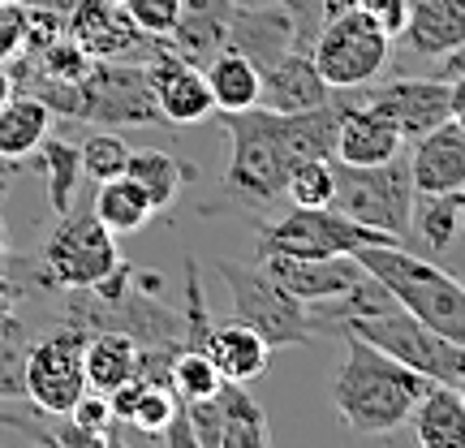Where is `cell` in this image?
I'll return each mask as SVG.
<instances>
[{
	"instance_id": "6da1fadb",
	"label": "cell",
	"mask_w": 465,
	"mask_h": 448,
	"mask_svg": "<svg viewBox=\"0 0 465 448\" xmlns=\"http://www.w3.org/2000/svg\"><path fill=\"white\" fill-rule=\"evenodd\" d=\"M229 130V173L224 190L242 207H267L284 194L289 173L306 160H332L336 155V104L311 113H246L224 116Z\"/></svg>"
},
{
	"instance_id": "7a4b0ae2",
	"label": "cell",
	"mask_w": 465,
	"mask_h": 448,
	"mask_svg": "<svg viewBox=\"0 0 465 448\" xmlns=\"http://www.w3.org/2000/svg\"><path fill=\"white\" fill-rule=\"evenodd\" d=\"M345 336V363L332 375V405L345 418L349 432L358 435H388L405 427L418 401L431 393V380L397 363L392 353L375 349L353 333Z\"/></svg>"
},
{
	"instance_id": "3957f363",
	"label": "cell",
	"mask_w": 465,
	"mask_h": 448,
	"mask_svg": "<svg viewBox=\"0 0 465 448\" xmlns=\"http://www.w3.org/2000/svg\"><path fill=\"white\" fill-rule=\"evenodd\" d=\"M414 319L465 349V281L410 246H366L353 254Z\"/></svg>"
},
{
	"instance_id": "277c9868",
	"label": "cell",
	"mask_w": 465,
	"mask_h": 448,
	"mask_svg": "<svg viewBox=\"0 0 465 448\" xmlns=\"http://www.w3.org/2000/svg\"><path fill=\"white\" fill-rule=\"evenodd\" d=\"M216 272L229 284L232 319H242L246 328H254L272 349H298V345H311L315 336H323L315 315H311V306L298 302L289 289H281L259 264L220 259Z\"/></svg>"
},
{
	"instance_id": "5b68a950",
	"label": "cell",
	"mask_w": 465,
	"mask_h": 448,
	"mask_svg": "<svg viewBox=\"0 0 465 448\" xmlns=\"http://www.w3.org/2000/svg\"><path fill=\"white\" fill-rule=\"evenodd\" d=\"M388 52H392V35L383 31L371 9L358 5V9L332 14L323 22L311 56H315L319 74L328 78L332 91H358V86H371L383 74Z\"/></svg>"
},
{
	"instance_id": "8992f818",
	"label": "cell",
	"mask_w": 465,
	"mask_h": 448,
	"mask_svg": "<svg viewBox=\"0 0 465 448\" xmlns=\"http://www.w3.org/2000/svg\"><path fill=\"white\" fill-rule=\"evenodd\" d=\"M349 220L371 224V229L397 237L405 246L410 237V207H414V177H410V155H392L383 164L349 168L336 164V199Z\"/></svg>"
},
{
	"instance_id": "52a82bcc",
	"label": "cell",
	"mask_w": 465,
	"mask_h": 448,
	"mask_svg": "<svg viewBox=\"0 0 465 448\" xmlns=\"http://www.w3.org/2000/svg\"><path fill=\"white\" fill-rule=\"evenodd\" d=\"M366 246H401V242L371 224L349 220L341 207H293L289 216L259 229V254L332 259V254H358Z\"/></svg>"
},
{
	"instance_id": "ba28073f",
	"label": "cell",
	"mask_w": 465,
	"mask_h": 448,
	"mask_svg": "<svg viewBox=\"0 0 465 448\" xmlns=\"http://www.w3.org/2000/svg\"><path fill=\"white\" fill-rule=\"evenodd\" d=\"M336 333H353L371 341L375 349L392 353L397 363H405L410 371L427 375L431 383H461L465 380V349L452 345L449 336H440L435 328H427L422 319H414L405 306H392L383 315L371 319H349Z\"/></svg>"
},
{
	"instance_id": "9c48e42d",
	"label": "cell",
	"mask_w": 465,
	"mask_h": 448,
	"mask_svg": "<svg viewBox=\"0 0 465 448\" xmlns=\"http://www.w3.org/2000/svg\"><path fill=\"white\" fill-rule=\"evenodd\" d=\"M69 121H86V125H100V130L164 121L160 104H155V91H151L147 65H138V61H95L91 74L74 86Z\"/></svg>"
},
{
	"instance_id": "30bf717a",
	"label": "cell",
	"mask_w": 465,
	"mask_h": 448,
	"mask_svg": "<svg viewBox=\"0 0 465 448\" xmlns=\"http://www.w3.org/2000/svg\"><path fill=\"white\" fill-rule=\"evenodd\" d=\"M39 264L48 267L56 289H95L121 264L116 233L104 229V220L91 207H69L44 237Z\"/></svg>"
},
{
	"instance_id": "8fae6325",
	"label": "cell",
	"mask_w": 465,
	"mask_h": 448,
	"mask_svg": "<svg viewBox=\"0 0 465 448\" xmlns=\"http://www.w3.org/2000/svg\"><path fill=\"white\" fill-rule=\"evenodd\" d=\"M86 336L91 333L78 328V324H56L48 336L31 341L22 383H26V401L39 414L65 418L86 393V366H83Z\"/></svg>"
},
{
	"instance_id": "7c38bea8",
	"label": "cell",
	"mask_w": 465,
	"mask_h": 448,
	"mask_svg": "<svg viewBox=\"0 0 465 448\" xmlns=\"http://www.w3.org/2000/svg\"><path fill=\"white\" fill-rule=\"evenodd\" d=\"M358 100L388 116L405 143H418L422 134H431L444 121H452V83L435 78V74H410V78L401 74V78L380 83L375 91H362Z\"/></svg>"
},
{
	"instance_id": "4fadbf2b",
	"label": "cell",
	"mask_w": 465,
	"mask_h": 448,
	"mask_svg": "<svg viewBox=\"0 0 465 448\" xmlns=\"http://www.w3.org/2000/svg\"><path fill=\"white\" fill-rule=\"evenodd\" d=\"M65 35L95 61H138V65H147L151 56L164 48V39L143 35L121 5H104V0H74L65 14Z\"/></svg>"
},
{
	"instance_id": "5bb4252c",
	"label": "cell",
	"mask_w": 465,
	"mask_h": 448,
	"mask_svg": "<svg viewBox=\"0 0 465 448\" xmlns=\"http://www.w3.org/2000/svg\"><path fill=\"white\" fill-rule=\"evenodd\" d=\"M147 78L155 91V104H160V116L173 125H199L203 116L216 113L203 65L182 61L177 52H168V44L147 61Z\"/></svg>"
},
{
	"instance_id": "9a60e30c",
	"label": "cell",
	"mask_w": 465,
	"mask_h": 448,
	"mask_svg": "<svg viewBox=\"0 0 465 448\" xmlns=\"http://www.w3.org/2000/svg\"><path fill=\"white\" fill-rule=\"evenodd\" d=\"M259 267H263L272 281L289 289L298 302L315 306V302L341 298L349 284L362 276L366 267L353 259V254H332V259H293V254H259Z\"/></svg>"
},
{
	"instance_id": "2e32d148",
	"label": "cell",
	"mask_w": 465,
	"mask_h": 448,
	"mask_svg": "<svg viewBox=\"0 0 465 448\" xmlns=\"http://www.w3.org/2000/svg\"><path fill=\"white\" fill-rule=\"evenodd\" d=\"M405 138L397 134V125L383 113H375L371 104H362L358 95L349 104H336V164L349 168H371L401 155Z\"/></svg>"
},
{
	"instance_id": "e0dca14e",
	"label": "cell",
	"mask_w": 465,
	"mask_h": 448,
	"mask_svg": "<svg viewBox=\"0 0 465 448\" xmlns=\"http://www.w3.org/2000/svg\"><path fill=\"white\" fill-rule=\"evenodd\" d=\"M224 48L242 52V56L254 61L259 69L276 65L284 52L298 48L293 17H289V9H284L281 0H272V5H232Z\"/></svg>"
},
{
	"instance_id": "ac0fdd59",
	"label": "cell",
	"mask_w": 465,
	"mask_h": 448,
	"mask_svg": "<svg viewBox=\"0 0 465 448\" xmlns=\"http://www.w3.org/2000/svg\"><path fill=\"white\" fill-rule=\"evenodd\" d=\"M332 104V86L319 74L315 56L306 48L284 52L276 65L263 69V91H259V108L267 113H311Z\"/></svg>"
},
{
	"instance_id": "d6986e66",
	"label": "cell",
	"mask_w": 465,
	"mask_h": 448,
	"mask_svg": "<svg viewBox=\"0 0 465 448\" xmlns=\"http://www.w3.org/2000/svg\"><path fill=\"white\" fill-rule=\"evenodd\" d=\"M414 194H452L465 190V125L444 121L440 130L422 134L410 151Z\"/></svg>"
},
{
	"instance_id": "ffe728a7",
	"label": "cell",
	"mask_w": 465,
	"mask_h": 448,
	"mask_svg": "<svg viewBox=\"0 0 465 448\" xmlns=\"http://www.w3.org/2000/svg\"><path fill=\"white\" fill-rule=\"evenodd\" d=\"M232 5L237 0H182V14L164 35L168 52H177L190 65H207L229 39Z\"/></svg>"
},
{
	"instance_id": "44dd1931",
	"label": "cell",
	"mask_w": 465,
	"mask_h": 448,
	"mask_svg": "<svg viewBox=\"0 0 465 448\" xmlns=\"http://www.w3.org/2000/svg\"><path fill=\"white\" fill-rule=\"evenodd\" d=\"M410 56L440 61L465 44V0H410V17L401 26Z\"/></svg>"
},
{
	"instance_id": "7402d4cb",
	"label": "cell",
	"mask_w": 465,
	"mask_h": 448,
	"mask_svg": "<svg viewBox=\"0 0 465 448\" xmlns=\"http://www.w3.org/2000/svg\"><path fill=\"white\" fill-rule=\"evenodd\" d=\"M203 353L216 363V371L229 383H250L259 380L272 363V345L263 336L246 328L242 319H229V324H212V333L203 341Z\"/></svg>"
},
{
	"instance_id": "603a6c76",
	"label": "cell",
	"mask_w": 465,
	"mask_h": 448,
	"mask_svg": "<svg viewBox=\"0 0 465 448\" xmlns=\"http://www.w3.org/2000/svg\"><path fill=\"white\" fill-rule=\"evenodd\" d=\"M83 366H86V388L91 393H116L121 383H130L134 375H143V345L125 333H91L83 349Z\"/></svg>"
},
{
	"instance_id": "cb8c5ba5",
	"label": "cell",
	"mask_w": 465,
	"mask_h": 448,
	"mask_svg": "<svg viewBox=\"0 0 465 448\" xmlns=\"http://www.w3.org/2000/svg\"><path fill=\"white\" fill-rule=\"evenodd\" d=\"M116 423H130L134 432L143 435H164V427L173 423V414L182 410L177 393L168 383H155L147 375H134L130 383H121L116 393H108Z\"/></svg>"
},
{
	"instance_id": "d4e9b609",
	"label": "cell",
	"mask_w": 465,
	"mask_h": 448,
	"mask_svg": "<svg viewBox=\"0 0 465 448\" xmlns=\"http://www.w3.org/2000/svg\"><path fill=\"white\" fill-rule=\"evenodd\" d=\"M203 78H207V91H212V104L216 113H246V108H259V91H263V69L246 61L242 52L220 48L207 65H203Z\"/></svg>"
},
{
	"instance_id": "484cf974",
	"label": "cell",
	"mask_w": 465,
	"mask_h": 448,
	"mask_svg": "<svg viewBox=\"0 0 465 448\" xmlns=\"http://www.w3.org/2000/svg\"><path fill=\"white\" fill-rule=\"evenodd\" d=\"M418 448H465V401L457 383H431V393L410 414Z\"/></svg>"
},
{
	"instance_id": "4316f807",
	"label": "cell",
	"mask_w": 465,
	"mask_h": 448,
	"mask_svg": "<svg viewBox=\"0 0 465 448\" xmlns=\"http://www.w3.org/2000/svg\"><path fill=\"white\" fill-rule=\"evenodd\" d=\"M52 134V108L26 91H14L0 104V155L5 160H31L39 143Z\"/></svg>"
},
{
	"instance_id": "83f0119b",
	"label": "cell",
	"mask_w": 465,
	"mask_h": 448,
	"mask_svg": "<svg viewBox=\"0 0 465 448\" xmlns=\"http://www.w3.org/2000/svg\"><path fill=\"white\" fill-rule=\"evenodd\" d=\"M461 233H465V190H452V194H414L410 237H418L431 254H440V250L457 246Z\"/></svg>"
},
{
	"instance_id": "f1b7e54d",
	"label": "cell",
	"mask_w": 465,
	"mask_h": 448,
	"mask_svg": "<svg viewBox=\"0 0 465 448\" xmlns=\"http://www.w3.org/2000/svg\"><path fill=\"white\" fill-rule=\"evenodd\" d=\"M91 212L104 220V229L108 233H138L143 224H147L151 216H155V207H151V199L143 194V185L134 182V177H113V182H100L95 185V199H91Z\"/></svg>"
},
{
	"instance_id": "f546056e",
	"label": "cell",
	"mask_w": 465,
	"mask_h": 448,
	"mask_svg": "<svg viewBox=\"0 0 465 448\" xmlns=\"http://www.w3.org/2000/svg\"><path fill=\"white\" fill-rule=\"evenodd\" d=\"M35 164L44 173V185H48V207L61 216L74 207V194H78V185H83V155H78V143H69V138H56L48 134L39 151H35Z\"/></svg>"
},
{
	"instance_id": "4dcf8cb0",
	"label": "cell",
	"mask_w": 465,
	"mask_h": 448,
	"mask_svg": "<svg viewBox=\"0 0 465 448\" xmlns=\"http://www.w3.org/2000/svg\"><path fill=\"white\" fill-rule=\"evenodd\" d=\"M125 177H134V182L143 185V194L151 199V207H155V212H164V207H173V203H177L182 185L194 177V168L182 164V160H173L168 151L147 147V151H130Z\"/></svg>"
},
{
	"instance_id": "1f68e13d",
	"label": "cell",
	"mask_w": 465,
	"mask_h": 448,
	"mask_svg": "<svg viewBox=\"0 0 465 448\" xmlns=\"http://www.w3.org/2000/svg\"><path fill=\"white\" fill-rule=\"evenodd\" d=\"M220 448H272L263 405L246 393V383H224V432Z\"/></svg>"
},
{
	"instance_id": "d6a6232c",
	"label": "cell",
	"mask_w": 465,
	"mask_h": 448,
	"mask_svg": "<svg viewBox=\"0 0 465 448\" xmlns=\"http://www.w3.org/2000/svg\"><path fill=\"white\" fill-rule=\"evenodd\" d=\"M168 388L177 393L182 405H190V401L216 397L220 388H224V375H220L216 363H212L203 349L182 345L177 353H173V363H168Z\"/></svg>"
},
{
	"instance_id": "836d02e7",
	"label": "cell",
	"mask_w": 465,
	"mask_h": 448,
	"mask_svg": "<svg viewBox=\"0 0 465 448\" xmlns=\"http://www.w3.org/2000/svg\"><path fill=\"white\" fill-rule=\"evenodd\" d=\"M78 155H83V177L86 182H113L125 173L130 164V143L121 138V130H95L86 134L83 143H78Z\"/></svg>"
},
{
	"instance_id": "e575fe53",
	"label": "cell",
	"mask_w": 465,
	"mask_h": 448,
	"mask_svg": "<svg viewBox=\"0 0 465 448\" xmlns=\"http://www.w3.org/2000/svg\"><path fill=\"white\" fill-rule=\"evenodd\" d=\"M284 194L293 207H332L336 199V160H306L289 173Z\"/></svg>"
},
{
	"instance_id": "d590c367",
	"label": "cell",
	"mask_w": 465,
	"mask_h": 448,
	"mask_svg": "<svg viewBox=\"0 0 465 448\" xmlns=\"http://www.w3.org/2000/svg\"><path fill=\"white\" fill-rule=\"evenodd\" d=\"M26 349H31V333H26L22 319H14V324L0 328V401L26 397V383H22Z\"/></svg>"
},
{
	"instance_id": "8d00e7d4",
	"label": "cell",
	"mask_w": 465,
	"mask_h": 448,
	"mask_svg": "<svg viewBox=\"0 0 465 448\" xmlns=\"http://www.w3.org/2000/svg\"><path fill=\"white\" fill-rule=\"evenodd\" d=\"M182 324H185V345L190 349H203L207 333H212V315H207V294H203V276H199V264L185 254V311H182Z\"/></svg>"
},
{
	"instance_id": "74e56055",
	"label": "cell",
	"mask_w": 465,
	"mask_h": 448,
	"mask_svg": "<svg viewBox=\"0 0 465 448\" xmlns=\"http://www.w3.org/2000/svg\"><path fill=\"white\" fill-rule=\"evenodd\" d=\"M121 9L130 14V22L143 35L164 39L173 31V22H177V14H182V0H121Z\"/></svg>"
},
{
	"instance_id": "f35d334b",
	"label": "cell",
	"mask_w": 465,
	"mask_h": 448,
	"mask_svg": "<svg viewBox=\"0 0 465 448\" xmlns=\"http://www.w3.org/2000/svg\"><path fill=\"white\" fill-rule=\"evenodd\" d=\"M65 35V14L48 9V5H26V48L22 52H44Z\"/></svg>"
},
{
	"instance_id": "ab89813d",
	"label": "cell",
	"mask_w": 465,
	"mask_h": 448,
	"mask_svg": "<svg viewBox=\"0 0 465 448\" xmlns=\"http://www.w3.org/2000/svg\"><path fill=\"white\" fill-rule=\"evenodd\" d=\"M26 48V0L0 5V65H9Z\"/></svg>"
},
{
	"instance_id": "60d3db41",
	"label": "cell",
	"mask_w": 465,
	"mask_h": 448,
	"mask_svg": "<svg viewBox=\"0 0 465 448\" xmlns=\"http://www.w3.org/2000/svg\"><path fill=\"white\" fill-rule=\"evenodd\" d=\"M65 418H74V423H78V427H86V432H113V427H116L108 397H104V393H91V388L78 397V405H74Z\"/></svg>"
},
{
	"instance_id": "b9f144b4",
	"label": "cell",
	"mask_w": 465,
	"mask_h": 448,
	"mask_svg": "<svg viewBox=\"0 0 465 448\" xmlns=\"http://www.w3.org/2000/svg\"><path fill=\"white\" fill-rule=\"evenodd\" d=\"M52 432L61 435L65 448H113V432H86V427H78L74 418H61Z\"/></svg>"
},
{
	"instance_id": "7bdbcfd3",
	"label": "cell",
	"mask_w": 465,
	"mask_h": 448,
	"mask_svg": "<svg viewBox=\"0 0 465 448\" xmlns=\"http://www.w3.org/2000/svg\"><path fill=\"white\" fill-rule=\"evenodd\" d=\"M164 448H203L194 427H190V414H185V405L173 414V423L164 427Z\"/></svg>"
},
{
	"instance_id": "ee69618b",
	"label": "cell",
	"mask_w": 465,
	"mask_h": 448,
	"mask_svg": "<svg viewBox=\"0 0 465 448\" xmlns=\"http://www.w3.org/2000/svg\"><path fill=\"white\" fill-rule=\"evenodd\" d=\"M435 65H440V69H435V78H449V83L457 78V74H465V44H461V48H452L449 56H440Z\"/></svg>"
},
{
	"instance_id": "f6af8a7d",
	"label": "cell",
	"mask_w": 465,
	"mask_h": 448,
	"mask_svg": "<svg viewBox=\"0 0 465 448\" xmlns=\"http://www.w3.org/2000/svg\"><path fill=\"white\" fill-rule=\"evenodd\" d=\"M452 121H457V125H465V74H457V78H452Z\"/></svg>"
},
{
	"instance_id": "bcb514c9",
	"label": "cell",
	"mask_w": 465,
	"mask_h": 448,
	"mask_svg": "<svg viewBox=\"0 0 465 448\" xmlns=\"http://www.w3.org/2000/svg\"><path fill=\"white\" fill-rule=\"evenodd\" d=\"M31 440H35V448H65L61 444V435L48 432V427H39V423L31 427Z\"/></svg>"
},
{
	"instance_id": "7dc6e473",
	"label": "cell",
	"mask_w": 465,
	"mask_h": 448,
	"mask_svg": "<svg viewBox=\"0 0 465 448\" xmlns=\"http://www.w3.org/2000/svg\"><path fill=\"white\" fill-rule=\"evenodd\" d=\"M9 95H14V78H9V69L0 65V104L9 100Z\"/></svg>"
},
{
	"instance_id": "c3c4849f",
	"label": "cell",
	"mask_w": 465,
	"mask_h": 448,
	"mask_svg": "<svg viewBox=\"0 0 465 448\" xmlns=\"http://www.w3.org/2000/svg\"><path fill=\"white\" fill-rule=\"evenodd\" d=\"M5 259H9V250H5V224H0V267H5Z\"/></svg>"
},
{
	"instance_id": "681fc988",
	"label": "cell",
	"mask_w": 465,
	"mask_h": 448,
	"mask_svg": "<svg viewBox=\"0 0 465 448\" xmlns=\"http://www.w3.org/2000/svg\"><path fill=\"white\" fill-rule=\"evenodd\" d=\"M113 448H130L125 440H121V435H116V427H113Z\"/></svg>"
},
{
	"instance_id": "f907efd6",
	"label": "cell",
	"mask_w": 465,
	"mask_h": 448,
	"mask_svg": "<svg viewBox=\"0 0 465 448\" xmlns=\"http://www.w3.org/2000/svg\"><path fill=\"white\" fill-rule=\"evenodd\" d=\"M457 393H461V401H465V380H461V383H457Z\"/></svg>"
},
{
	"instance_id": "816d5d0a",
	"label": "cell",
	"mask_w": 465,
	"mask_h": 448,
	"mask_svg": "<svg viewBox=\"0 0 465 448\" xmlns=\"http://www.w3.org/2000/svg\"><path fill=\"white\" fill-rule=\"evenodd\" d=\"M104 5H121V0H104Z\"/></svg>"
},
{
	"instance_id": "f5cc1de1",
	"label": "cell",
	"mask_w": 465,
	"mask_h": 448,
	"mask_svg": "<svg viewBox=\"0 0 465 448\" xmlns=\"http://www.w3.org/2000/svg\"><path fill=\"white\" fill-rule=\"evenodd\" d=\"M0 5H9V0H0Z\"/></svg>"
}]
</instances>
